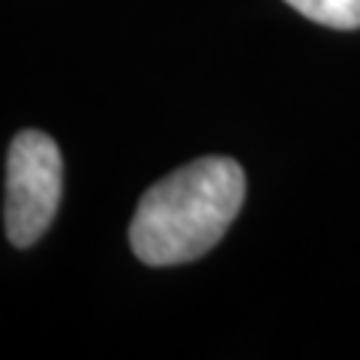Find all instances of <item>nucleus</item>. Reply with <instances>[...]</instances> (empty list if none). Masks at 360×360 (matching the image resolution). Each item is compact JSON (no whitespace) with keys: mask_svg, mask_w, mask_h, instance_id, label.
Listing matches in <instances>:
<instances>
[{"mask_svg":"<svg viewBox=\"0 0 360 360\" xmlns=\"http://www.w3.org/2000/svg\"><path fill=\"white\" fill-rule=\"evenodd\" d=\"M243 195V168L229 156H201L177 168L141 195L129 222L132 252L150 267L195 262L222 240Z\"/></svg>","mask_w":360,"mask_h":360,"instance_id":"nucleus-1","label":"nucleus"},{"mask_svg":"<svg viewBox=\"0 0 360 360\" xmlns=\"http://www.w3.org/2000/svg\"><path fill=\"white\" fill-rule=\"evenodd\" d=\"M63 195V156L51 135L21 129L6 156V238L18 250L33 246L60 207Z\"/></svg>","mask_w":360,"mask_h":360,"instance_id":"nucleus-2","label":"nucleus"},{"mask_svg":"<svg viewBox=\"0 0 360 360\" xmlns=\"http://www.w3.org/2000/svg\"><path fill=\"white\" fill-rule=\"evenodd\" d=\"M285 4L324 27H333V30L360 27V0H285Z\"/></svg>","mask_w":360,"mask_h":360,"instance_id":"nucleus-3","label":"nucleus"}]
</instances>
